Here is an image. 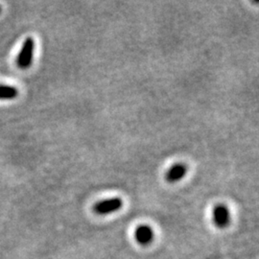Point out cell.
I'll list each match as a JSON object with an SVG mask.
<instances>
[{"label": "cell", "instance_id": "6da1fadb", "mask_svg": "<svg viewBox=\"0 0 259 259\" xmlns=\"http://www.w3.org/2000/svg\"><path fill=\"white\" fill-rule=\"evenodd\" d=\"M34 51L35 41L33 37H27L24 40L17 59V65L20 69H27L31 66L34 58Z\"/></svg>", "mask_w": 259, "mask_h": 259}, {"label": "cell", "instance_id": "7a4b0ae2", "mask_svg": "<svg viewBox=\"0 0 259 259\" xmlns=\"http://www.w3.org/2000/svg\"><path fill=\"white\" fill-rule=\"evenodd\" d=\"M123 205L120 198H111L94 204L93 210L99 215H107L119 210Z\"/></svg>", "mask_w": 259, "mask_h": 259}, {"label": "cell", "instance_id": "3957f363", "mask_svg": "<svg viewBox=\"0 0 259 259\" xmlns=\"http://www.w3.org/2000/svg\"><path fill=\"white\" fill-rule=\"evenodd\" d=\"M213 221L214 224L220 228H227L231 222V212L225 204H217L213 209Z\"/></svg>", "mask_w": 259, "mask_h": 259}, {"label": "cell", "instance_id": "277c9868", "mask_svg": "<svg viewBox=\"0 0 259 259\" xmlns=\"http://www.w3.org/2000/svg\"><path fill=\"white\" fill-rule=\"evenodd\" d=\"M187 173V166L184 163H177L171 167L166 174L165 179L168 183H177L185 178Z\"/></svg>", "mask_w": 259, "mask_h": 259}, {"label": "cell", "instance_id": "5b68a950", "mask_svg": "<svg viewBox=\"0 0 259 259\" xmlns=\"http://www.w3.org/2000/svg\"><path fill=\"white\" fill-rule=\"evenodd\" d=\"M135 238L140 245H149L154 239V232L149 226H139L135 232Z\"/></svg>", "mask_w": 259, "mask_h": 259}, {"label": "cell", "instance_id": "8992f818", "mask_svg": "<svg viewBox=\"0 0 259 259\" xmlns=\"http://www.w3.org/2000/svg\"><path fill=\"white\" fill-rule=\"evenodd\" d=\"M19 90L15 87L0 84V99L1 100H12L19 96Z\"/></svg>", "mask_w": 259, "mask_h": 259}, {"label": "cell", "instance_id": "52a82bcc", "mask_svg": "<svg viewBox=\"0 0 259 259\" xmlns=\"http://www.w3.org/2000/svg\"><path fill=\"white\" fill-rule=\"evenodd\" d=\"M1 11H2V8H1V6H0V13H1Z\"/></svg>", "mask_w": 259, "mask_h": 259}]
</instances>
